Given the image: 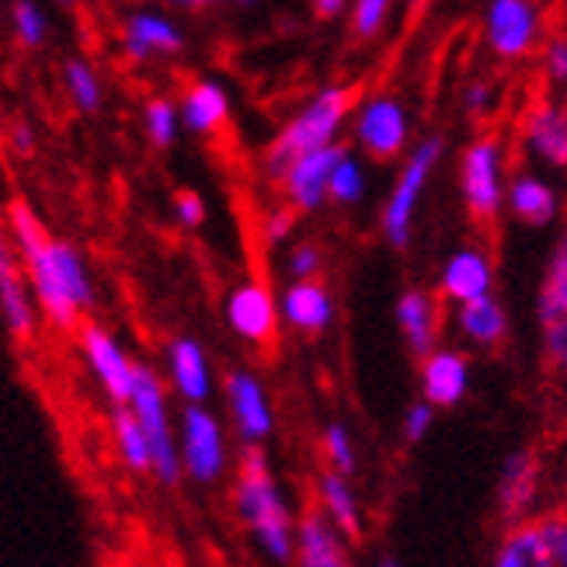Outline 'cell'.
I'll return each instance as SVG.
<instances>
[{"mask_svg": "<svg viewBox=\"0 0 567 567\" xmlns=\"http://www.w3.org/2000/svg\"><path fill=\"white\" fill-rule=\"evenodd\" d=\"M4 224L21 251L42 320L56 331H78L94 307V279L87 258L73 244L49 234L39 213L21 199L8 206Z\"/></svg>", "mask_w": 567, "mask_h": 567, "instance_id": "1", "label": "cell"}, {"mask_svg": "<svg viewBox=\"0 0 567 567\" xmlns=\"http://www.w3.org/2000/svg\"><path fill=\"white\" fill-rule=\"evenodd\" d=\"M234 508L258 539L268 560L286 564L296 554V529L292 515L279 495V484L272 477L265 453L258 442H248V450L240 453L237 463V487H234Z\"/></svg>", "mask_w": 567, "mask_h": 567, "instance_id": "2", "label": "cell"}, {"mask_svg": "<svg viewBox=\"0 0 567 567\" xmlns=\"http://www.w3.org/2000/svg\"><path fill=\"white\" fill-rule=\"evenodd\" d=\"M349 112H352V97L344 87H324V91H320L313 102L276 136V143L268 146V154H265L268 178L282 182V175H286L296 157H303L310 151H320V146L334 143L341 122L349 118Z\"/></svg>", "mask_w": 567, "mask_h": 567, "instance_id": "3", "label": "cell"}, {"mask_svg": "<svg viewBox=\"0 0 567 567\" xmlns=\"http://www.w3.org/2000/svg\"><path fill=\"white\" fill-rule=\"evenodd\" d=\"M133 414L140 417V425L151 439V450H154V474L164 484H178L182 477V450H178V435L171 429V408H167V390L164 380L154 373L151 365H140L136 369V383L130 401Z\"/></svg>", "mask_w": 567, "mask_h": 567, "instance_id": "4", "label": "cell"}, {"mask_svg": "<svg viewBox=\"0 0 567 567\" xmlns=\"http://www.w3.org/2000/svg\"><path fill=\"white\" fill-rule=\"evenodd\" d=\"M439 157H442V140L439 136L417 143V151L408 157L398 185H393L386 209H383V234H386V240L393 244V248H408L417 199H422V192H425V185L432 178Z\"/></svg>", "mask_w": 567, "mask_h": 567, "instance_id": "5", "label": "cell"}, {"mask_svg": "<svg viewBox=\"0 0 567 567\" xmlns=\"http://www.w3.org/2000/svg\"><path fill=\"white\" fill-rule=\"evenodd\" d=\"M0 320H4L14 341H32L42 320L29 286V272H24L21 251L8 224H0Z\"/></svg>", "mask_w": 567, "mask_h": 567, "instance_id": "6", "label": "cell"}, {"mask_svg": "<svg viewBox=\"0 0 567 567\" xmlns=\"http://www.w3.org/2000/svg\"><path fill=\"white\" fill-rule=\"evenodd\" d=\"M182 466L195 484H216L227 471V439L203 404H188L182 414Z\"/></svg>", "mask_w": 567, "mask_h": 567, "instance_id": "7", "label": "cell"}, {"mask_svg": "<svg viewBox=\"0 0 567 567\" xmlns=\"http://www.w3.org/2000/svg\"><path fill=\"white\" fill-rule=\"evenodd\" d=\"M81 352H84L91 377L97 380V386L105 390V398L112 404H126L130 393H133V383H136L140 362H133L126 355V349L115 341L112 331L97 328V324L81 328Z\"/></svg>", "mask_w": 567, "mask_h": 567, "instance_id": "8", "label": "cell"}, {"mask_svg": "<svg viewBox=\"0 0 567 567\" xmlns=\"http://www.w3.org/2000/svg\"><path fill=\"white\" fill-rule=\"evenodd\" d=\"M460 182H463V199L474 216L487 219L495 216L505 203L502 188V146L495 140H477L466 146L463 164H460Z\"/></svg>", "mask_w": 567, "mask_h": 567, "instance_id": "9", "label": "cell"}, {"mask_svg": "<svg viewBox=\"0 0 567 567\" xmlns=\"http://www.w3.org/2000/svg\"><path fill=\"white\" fill-rule=\"evenodd\" d=\"M355 140L377 161H390L404 151L408 143V112L393 97H373L355 115Z\"/></svg>", "mask_w": 567, "mask_h": 567, "instance_id": "10", "label": "cell"}, {"mask_svg": "<svg viewBox=\"0 0 567 567\" xmlns=\"http://www.w3.org/2000/svg\"><path fill=\"white\" fill-rule=\"evenodd\" d=\"M539 32V11L533 0H491L487 8V42L498 56H526Z\"/></svg>", "mask_w": 567, "mask_h": 567, "instance_id": "11", "label": "cell"}, {"mask_svg": "<svg viewBox=\"0 0 567 567\" xmlns=\"http://www.w3.org/2000/svg\"><path fill=\"white\" fill-rule=\"evenodd\" d=\"M341 154H344L341 146L328 143V146H320V151H310V154L296 157L289 164V171L282 175V188H286L289 206L296 213H310V209H317L320 203L328 199L331 171H334Z\"/></svg>", "mask_w": 567, "mask_h": 567, "instance_id": "12", "label": "cell"}, {"mask_svg": "<svg viewBox=\"0 0 567 567\" xmlns=\"http://www.w3.org/2000/svg\"><path fill=\"white\" fill-rule=\"evenodd\" d=\"M185 35L175 21L157 11H136L122 24V53L130 63H146L154 56H175L182 53Z\"/></svg>", "mask_w": 567, "mask_h": 567, "instance_id": "13", "label": "cell"}, {"mask_svg": "<svg viewBox=\"0 0 567 567\" xmlns=\"http://www.w3.org/2000/svg\"><path fill=\"white\" fill-rule=\"evenodd\" d=\"M227 404L234 414V425L244 442H261L272 435L276 429V414L268 404V393L251 373H230L227 377Z\"/></svg>", "mask_w": 567, "mask_h": 567, "instance_id": "14", "label": "cell"}, {"mask_svg": "<svg viewBox=\"0 0 567 567\" xmlns=\"http://www.w3.org/2000/svg\"><path fill=\"white\" fill-rule=\"evenodd\" d=\"M279 303L276 296L258 282H244L227 296V324L244 338V341H268L276 334L279 324Z\"/></svg>", "mask_w": 567, "mask_h": 567, "instance_id": "15", "label": "cell"}, {"mask_svg": "<svg viewBox=\"0 0 567 567\" xmlns=\"http://www.w3.org/2000/svg\"><path fill=\"white\" fill-rule=\"evenodd\" d=\"M167 377L188 404H203L213 393V373L209 359L199 341L192 338H175L167 344Z\"/></svg>", "mask_w": 567, "mask_h": 567, "instance_id": "16", "label": "cell"}, {"mask_svg": "<svg viewBox=\"0 0 567 567\" xmlns=\"http://www.w3.org/2000/svg\"><path fill=\"white\" fill-rule=\"evenodd\" d=\"M471 386V362L460 352H429L422 369V390L425 401L435 408H453L466 398Z\"/></svg>", "mask_w": 567, "mask_h": 567, "instance_id": "17", "label": "cell"}, {"mask_svg": "<svg viewBox=\"0 0 567 567\" xmlns=\"http://www.w3.org/2000/svg\"><path fill=\"white\" fill-rule=\"evenodd\" d=\"M338 526L328 519V515L307 512L300 526H296V557H300L303 567H341L349 564V554H344L341 539H338Z\"/></svg>", "mask_w": 567, "mask_h": 567, "instance_id": "18", "label": "cell"}, {"mask_svg": "<svg viewBox=\"0 0 567 567\" xmlns=\"http://www.w3.org/2000/svg\"><path fill=\"white\" fill-rule=\"evenodd\" d=\"M279 310H282V317L289 320L296 331H307V334H320L334 320L331 292L324 286L310 282V279L289 286L286 296H282V303H279Z\"/></svg>", "mask_w": 567, "mask_h": 567, "instance_id": "19", "label": "cell"}, {"mask_svg": "<svg viewBox=\"0 0 567 567\" xmlns=\"http://www.w3.org/2000/svg\"><path fill=\"white\" fill-rule=\"evenodd\" d=\"M227 115H230V97L216 81L192 84L188 94L182 97V126L199 136L216 133L227 122Z\"/></svg>", "mask_w": 567, "mask_h": 567, "instance_id": "20", "label": "cell"}, {"mask_svg": "<svg viewBox=\"0 0 567 567\" xmlns=\"http://www.w3.org/2000/svg\"><path fill=\"white\" fill-rule=\"evenodd\" d=\"M536 460L529 453H515L502 466V481H498V505L505 519H523L529 505L536 502Z\"/></svg>", "mask_w": 567, "mask_h": 567, "instance_id": "21", "label": "cell"}, {"mask_svg": "<svg viewBox=\"0 0 567 567\" xmlns=\"http://www.w3.org/2000/svg\"><path fill=\"white\" fill-rule=\"evenodd\" d=\"M442 289L450 300L466 303L491 292V261L481 251H460L442 268Z\"/></svg>", "mask_w": 567, "mask_h": 567, "instance_id": "22", "label": "cell"}, {"mask_svg": "<svg viewBox=\"0 0 567 567\" xmlns=\"http://www.w3.org/2000/svg\"><path fill=\"white\" fill-rule=\"evenodd\" d=\"M112 442H115L118 460L126 463V471H133V474L154 471L151 439H146L140 417L133 414L130 404H115V414H112Z\"/></svg>", "mask_w": 567, "mask_h": 567, "instance_id": "23", "label": "cell"}, {"mask_svg": "<svg viewBox=\"0 0 567 567\" xmlns=\"http://www.w3.org/2000/svg\"><path fill=\"white\" fill-rule=\"evenodd\" d=\"M495 564L498 567H550L554 564V550H550V539L544 523H533V526H515L502 547L495 550Z\"/></svg>", "mask_w": 567, "mask_h": 567, "instance_id": "24", "label": "cell"}, {"mask_svg": "<svg viewBox=\"0 0 567 567\" xmlns=\"http://www.w3.org/2000/svg\"><path fill=\"white\" fill-rule=\"evenodd\" d=\"M398 324L414 355H429L435 341V300L422 289H411L398 300Z\"/></svg>", "mask_w": 567, "mask_h": 567, "instance_id": "25", "label": "cell"}, {"mask_svg": "<svg viewBox=\"0 0 567 567\" xmlns=\"http://www.w3.org/2000/svg\"><path fill=\"white\" fill-rule=\"evenodd\" d=\"M529 146L554 167H567V112L557 105H539L526 126Z\"/></svg>", "mask_w": 567, "mask_h": 567, "instance_id": "26", "label": "cell"}, {"mask_svg": "<svg viewBox=\"0 0 567 567\" xmlns=\"http://www.w3.org/2000/svg\"><path fill=\"white\" fill-rule=\"evenodd\" d=\"M317 491H320V505H324V515L328 519L349 536V539H359L362 536V519H359V502L352 495V484L344 474L331 471V474H320L317 481Z\"/></svg>", "mask_w": 567, "mask_h": 567, "instance_id": "27", "label": "cell"}, {"mask_svg": "<svg viewBox=\"0 0 567 567\" xmlns=\"http://www.w3.org/2000/svg\"><path fill=\"white\" fill-rule=\"evenodd\" d=\"M505 203L512 206V213L519 216L523 224H533V227H547L557 216V192L547 182L529 178V175L512 182Z\"/></svg>", "mask_w": 567, "mask_h": 567, "instance_id": "28", "label": "cell"}, {"mask_svg": "<svg viewBox=\"0 0 567 567\" xmlns=\"http://www.w3.org/2000/svg\"><path fill=\"white\" fill-rule=\"evenodd\" d=\"M460 331L474 344H498L508 331L505 310L495 296H477V300L460 303Z\"/></svg>", "mask_w": 567, "mask_h": 567, "instance_id": "29", "label": "cell"}, {"mask_svg": "<svg viewBox=\"0 0 567 567\" xmlns=\"http://www.w3.org/2000/svg\"><path fill=\"white\" fill-rule=\"evenodd\" d=\"M536 313H539V324H550V320L567 313V234L557 240L554 258L547 265V279H544V289H539Z\"/></svg>", "mask_w": 567, "mask_h": 567, "instance_id": "30", "label": "cell"}, {"mask_svg": "<svg viewBox=\"0 0 567 567\" xmlns=\"http://www.w3.org/2000/svg\"><path fill=\"white\" fill-rule=\"evenodd\" d=\"M63 87H66L70 105L78 109V112H97V109H102V102H105L102 78H97V70L87 60H66V66H63Z\"/></svg>", "mask_w": 567, "mask_h": 567, "instance_id": "31", "label": "cell"}, {"mask_svg": "<svg viewBox=\"0 0 567 567\" xmlns=\"http://www.w3.org/2000/svg\"><path fill=\"white\" fill-rule=\"evenodd\" d=\"M143 130L151 136L154 146H171L182 130V105L167 102V97H151V102L143 105Z\"/></svg>", "mask_w": 567, "mask_h": 567, "instance_id": "32", "label": "cell"}, {"mask_svg": "<svg viewBox=\"0 0 567 567\" xmlns=\"http://www.w3.org/2000/svg\"><path fill=\"white\" fill-rule=\"evenodd\" d=\"M365 195V171L352 154H341L334 171H331V185H328V199L338 206H355Z\"/></svg>", "mask_w": 567, "mask_h": 567, "instance_id": "33", "label": "cell"}, {"mask_svg": "<svg viewBox=\"0 0 567 567\" xmlns=\"http://www.w3.org/2000/svg\"><path fill=\"white\" fill-rule=\"evenodd\" d=\"M11 32L24 49H39L49 39V18H45L42 4H35V0H14Z\"/></svg>", "mask_w": 567, "mask_h": 567, "instance_id": "34", "label": "cell"}, {"mask_svg": "<svg viewBox=\"0 0 567 567\" xmlns=\"http://www.w3.org/2000/svg\"><path fill=\"white\" fill-rule=\"evenodd\" d=\"M390 0H355L352 4V29L359 39H377L386 24Z\"/></svg>", "mask_w": 567, "mask_h": 567, "instance_id": "35", "label": "cell"}, {"mask_svg": "<svg viewBox=\"0 0 567 567\" xmlns=\"http://www.w3.org/2000/svg\"><path fill=\"white\" fill-rule=\"evenodd\" d=\"M324 450H328V460L334 463V471L352 477L355 474V446H352V435L344 425H328L324 432Z\"/></svg>", "mask_w": 567, "mask_h": 567, "instance_id": "36", "label": "cell"}, {"mask_svg": "<svg viewBox=\"0 0 567 567\" xmlns=\"http://www.w3.org/2000/svg\"><path fill=\"white\" fill-rule=\"evenodd\" d=\"M320 265H324V258H320V248H313V244H300L292 255H289V276L296 282H307L320 272Z\"/></svg>", "mask_w": 567, "mask_h": 567, "instance_id": "37", "label": "cell"}, {"mask_svg": "<svg viewBox=\"0 0 567 567\" xmlns=\"http://www.w3.org/2000/svg\"><path fill=\"white\" fill-rule=\"evenodd\" d=\"M432 422H435V404H414L411 411H408V417H404V439L411 442H422L425 435H429V429H432Z\"/></svg>", "mask_w": 567, "mask_h": 567, "instance_id": "38", "label": "cell"}, {"mask_svg": "<svg viewBox=\"0 0 567 567\" xmlns=\"http://www.w3.org/2000/svg\"><path fill=\"white\" fill-rule=\"evenodd\" d=\"M175 216H178L182 227L195 230V227H203V219H206V203L195 192H178L175 195Z\"/></svg>", "mask_w": 567, "mask_h": 567, "instance_id": "39", "label": "cell"}, {"mask_svg": "<svg viewBox=\"0 0 567 567\" xmlns=\"http://www.w3.org/2000/svg\"><path fill=\"white\" fill-rule=\"evenodd\" d=\"M544 328H547V355L560 369H567V313L550 320V324H544Z\"/></svg>", "mask_w": 567, "mask_h": 567, "instance_id": "40", "label": "cell"}, {"mask_svg": "<svg viewBox=\"0 0 567 567\" xmlns=\"http://www.w3.org/2000/svg\"><path fill=\"white\" fill-rule=\"evenodd\" d=\"M292 206H286V209H276V213H268L265 216V240L268 244H282V240H289V234H292Z\"/></svg>", "mask_w": 567, "mask_h": 567, "instance_id": "41", "label": "cell"}, {"mask_svg": "<svg viewBox=\"0 0 567 567\" xmlns=\"http://www.w3.org/2000/svg\"><path fill=\"white\" fill-rule=\"evenodd\" d=\"M491 102H495V87L491 84H471L463 91V109L471 112V115H487L491 112Z\"/></svg>", "mask_w": 567, "mask_h": 567, "instance_id": "42", "label": "cell"}, {"mask_svg": "<svg viewBox=\"0 0 567 567\" xmlns=\"http://www.w3.org/2000/svg\"><path fill=\"white\" fill-rule=\"evenodd\" d=\"M550 550H554V564L567 567V519H544Z\"/></svg>", "mask_w": 567, "mask_h": 567, "instance_id": "43", "label": "cell"}, {"mask_svg": "<svg viewBox=\"0 0 567 567\" xmlns=\"http://www.w3.org/2000/svg\"><path fill=\"white\" fill-rule=\"evenodd\" d=\"M547 73L554 81H567V39L547 45Z\"/></svg>", "mask_w": 567, "mask_h": 567, "instance_id": "44", "label": "cell"}, {"mask_svg": "<svg viewBox=\"0 0 567 567\" xmlns=\"http://www.w3.org/2000/svg\"><path fill=\"white\" fill-rule=\"evenodd\" d=\"M11 146H14L18 154H32V146H35L32 126H24V122H14V126H11Z\"/></svg>", "mask_w": 567, "mask_h": 567, "instance_id": "45", "label": "cell"}, {"mask_svg": "<svg viewBox=\"0 0 567 567\" xmlns=\"http://www.w3.org/2000/svg\"><path fill=\"white\" fill-rule=\"evenodd\" d=\"M349 0H313V14L317 18H338Z\"/></svg>", "mask_w": 567, "mask_h": 567, "instance_id": "46", "label": "cell"}, {"mask_svg": "<svg viewBox=\"0 0 567 567\" xmlns=\"http://www.w3.org/2000/svg\"><path fill=\"white\" fill-rule=\"evenodd\" d=\"M171 4H178V8H209V4H216V0H171Z\"/></svg>", "mask_w": 567, "mask_h": 567, "instance_id": "47", "label": "cell"}, {"mask_svg": "<svg viewBox=\"0 0 567 567\" xmlns=\"http://www.w3.org/2000/svg\"><path fill=\"white\" fill-rule=\"evenodd\" d=\"M237 4H240V8H251V4H255V0H237Z\"/></svg>", "mask_w": 567, "mask_h": 567, "instance_id": "48", "label": "cell"}, {"mask_svg": "<svg viewBox=\"0 0 567 567\" xmlns=\"http://www.w3.org/2000/svg\"><path fill=\"white\" fill-rule=\"evenodd\" d=\"M53 4H63V8H70V4H73V0H53Z\"/></svg>", "mask_w": 567, "mask_h": 567, "instance_id": "49", "label": "cell"}]
</instances>
